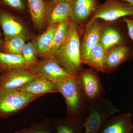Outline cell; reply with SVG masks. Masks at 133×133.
<instances>
[{
  "mask_svg": "<svg viewBox=\"0 0 133 133\" xmlns=\"http://www.w3.org/2000/svg\"><path fill=\"white\" fill-rule=\"evenodd\" d=\"M41 96L17 90H0V117H10Z\"/></svg>",
  "mask_w": 133,
  "mask_h": 133,
  "instance_id": "obj_4",
  "label": "cell"
},
{
  "mask_svg": "<svg viewBox=\"0 0 133 133\" xmlns=\"http://www.w3.org/2000/svg\"><path fill=\"white\" fill-rule=\"evenodd\" d=\"M3 42H4V41H3L2 39L0 37V50H1L2 47V45L3 43Z\"/></svg>",
  "mask_w": 133,
  "mask_h": 133,
  "instance_id": "obj_30",
  "label": "cell"
},
{
  "mask_svg": "<svg viewBox=\"0 0 133 133\" xmlns=\"http://www.w3.org/2000/svg\"><path fill=\"white\" fill-rule=\"evenodd\" d=\"M51 122L46 119L15 133H54Z\"/></svg>",
  "mask_w": 133,
  "mask_h": 133,
  "instance_id": "obj_24",
  "label": "cell"
},
{
  "mask_svg": "<svg viewBox=\"0 0 133 133\" xmlns=\"http://www.w3.org/2000/svg\"><path fill=\"white\" fill-rule=\"evenodd\" d=\"M104 27V25L98 19L86 24L85 32L81 44V59L99 42Z\"/></svg>",
  "mask_w": 133,
  "mask_h": 133,
  "instance_id": "obj_13",
  "label": "cell"
},
{
  "mask_svg": "<svg viewBox=\"0 0 133 133\" xmlns=\"http://www.w3.org/2000/svg\"><path fill=\"white\" fill-rule=\"evenodd\" d=\"M122 1H125L129 3V4L133 6V0H122Z\"/></svg>",
  "mask_w": 133,
  "mask_h": 133,
  "instance_id": "obj_29",
  "label": "cell"
},
{
  "mask_svg": "<svg viewBox=\"0 0 133 133\" xmlns=\"http://www.w3.org/2000/svg\"><path fill=\"white\" fill-rule=\"evenodd\" d=\"M2 33L1 32V30H0V37L1 38H2Z\"/></svg>",
  "mask_w": 133,
  "mask_h": 133,
  "instance_id": "obj_31",
  "label": "cell"
},
{
  "mask_svg": "<svg viewBox=\"0 0 133 133\" xmlns=\"http://www.w3.org/2000/svg\"><path fill=\"white\" fill-rule=\"evenodd\" d=\"M132 50L127 44L113 47L106 51L104 60V72L109 74L118 69L131 57Z\"/></svg>",
  "mask_w": 133,
  "mask_h": 133,
  "instance_id": "obj_10",
  "label": "cell"
},
{
  "mask_svg": "<svg viewBox=\"0 0 133 133\" xmlns=\"http://www.w3.org/2000/svg\"><path fill=\"white\" fill-rule=\"evenodd\" d=\"M87 114L75 118L55 120L53 123L56 133H83L85 120Z\"/></svg>",
  "mask_w": 133,
  "mask_h": 133,
  "instance_id": "obj_17",
  "label": "cell"
},
{
  "mask_svg": "<svg viewBox=\"0 0 133 133\" xmlns=\"http://www.w3.org/2000/svg\"><path fill=\"white\" fill-rule=\"evenodd\" d=\"M20 67H25L22 55L6 53L0 50V73Z\"/></svg>",
  "mask_w": 133,
  "mask_h": 133,
  "instance_id": "obj_22",
  "label": "cell"
},
{
  "mask_svg": "<svg viewBox=\"0 0 133 133\" xmlns=\"http://www.w3.org/2000/svg\"><path fill=\"white\" fill-rule=\"evenodd\" d=\"M99 42L106 51L116 45L127 44L121 33L109 26L104 27Z\"/></svg>",
  "mask_w": 133,
  "mask_h": 133,
  "instance_id": "obj_20",
  "label": "cell"
},
{
  "mask_svg": "<svg viewBox=\"0 0 133 133\" xmlns=\"http://www.w3.org/2000/svg\"><path fill=\"white\" fill-rule=\"evenodd\" d=\"M17 90L42 97L49 93L58 92L56 85L51 81L37 77Z\"/></svg>",
  "mask_w": 133,
  "mask_h": 133,
  "instance_id": "obj_14",
  "label": "cell"
},
{
  "mask_svg": "<svg viewBox=\"0 0 133 133\" xmlns=\"http://www.w3.org/2000/svg\"><path fill=\"white\" fill-rule=\"evenodd\" d=\"M54 84L65 101L67 108L66 118H75L88 114L90 103L81 91L77 76Z\"/></svg>",
  "mask_w": 133,
  "mask_h": 133,
  "instance_id": "obj_2",
  "label": "cell"
},
{
  "mask_svg": "<svg viewBox=\"0 0 133 133\" xmlns=\"http://www.w3.org/2000/svg\"><path fill=\"white\" fill-rule=\"evenodd\" d=\"M77 77L81 91L89 103L104 96V89L95 70L84 69Z\"/></svg>",
  "mask_w": 133,
  "mask_h": 133,
  "instance_id": "obj_6",
  "label": "cell"
},
{
  "mask_svg": "<svg viewBox=\"0 0 133 133\" xmlns=\"http://www.w3.org/2000/svg\"><path fill=\"white\" fill-rule=\"evenodd\" d=\"M23 57L24 58L26 68L30 69L38 61V56L32 42L26 44L22 51Z\"/></svg>",
  "mask_w": 133,
  "mask_h": 133,
  "instance_id": "obj_25",
  "label": "cell"
},
{
  "mask_svg": "<svg viewBox=\"0 0 133 133\" xmlns=\"http://www.w3.org/2000/svg\"><path fill=\"white\" fill-rule=\"evenodd\" d=\"M44 1L47 2H50V0H44Z\"/></svg>",
  "mask_w": 133,
  "mask_h": 133,
  "instance_id": "obj_32",
  "label": "cell"
},
{
  "mask_svg": "<svg viewBox=\"0 0 133 133\" xmlns=\"http://www.w3.org/2000/svg\"><path fill=\"white\" fill-rule=\"evenodd\" d=\"M36 77L25 67L8 70L0 73V90L18 89Z\"/></svg>",
  "mask_w": 133,
  "mask_h": 133,
  "instance_id": "obj_8",
  "label": "cell"
},
{
  "mask_svg": "<svg viewBox=\"0 0 133 133\" xmlns=\"http://www.w3.org/2000/svg\"><path fill=\"white\" fill-rule=\"evenodd\" d=\"M3 5L19 11H24L25 5L23 0H0Z\"/></svg>",
  "mask_w": 133,
  "mask_h": 133,
  "instance_id": "obj_26",
  "label": "cell"
},
{
  "mask_svg": "<svg viewBox=\"0 0 133 133\" xmlns=\"http://www.w3.org/2000/svg\"><path fill=\"white\" fill-rule=\"evenodd\" d=\"M26 38L24 36H18L4 40L0 50L6 53L22 55L23 50L26 44Z\"/></svg>",
  "mask_w": 133,
  "mask_h": 133,
  "instance_id": "obj_23",
  "label": "cell"
},
{
  "mask_svg": "<svg viewBox=\"0 0 133 133\" xmlns=\"http://www.w3.org/2000/svg\"><path fill=\"white\" fill-rule=\"evenodd\" d=\"M69 0H50L49 2L52 3H57L65 2Z\"/></svg>",
  "mask_w": 133,
  "mask_h": 133,
  "instance_id": "obj_28",
  "label": "cell"
},
{
  "mask_svg": "<svg viewBox=\"0 0 133 133\" xmlns=\"http://www.w3.org/2000/svg\"><path fill=\"white\" fill-rule=\"evenodd\" d=\"M106 51L99 42L89 51L85 57L81 59L83 64L87 65L97 71L104 72V60Z\"/></svg>",
  "mask_w": 133,
  "mask_h": 133,
  "instance_id": "obj_18",
  "label": "cell"
},
{
  "mask_svg": "<svg viewBox=\"0 0 133 133\" xmlns=\"http://www.w3.org/2000/svg\"><path fill=\"white\" fill-rule=\"evenodd\" d=\"M58 24L49 25L44 33L32 42L38 57L42 58L47 57Z\"/></svg>",
  "mask_w": 133,
  "mask_h": 133,
  "instance_id": "obj_16",
  "label": "cell"
},
{
  "mask_svg": "<svg viewBox=\"0 0 133 133\" xmlns=\"http://www.w3.org/2000/svg\"><path fill=\"white\" fill-rule=\"evenodd\" d=\"M71 21V20L70 18L58 24L46 58L53 57L57 51L62 45L66 38L69 25Z\"/></svg>",
  "mask_w": 133,
  "mask_h": 133,
  "instance_id": "obj_21",
  "label": "cell"
},
{
  "mask_svg": "<svg viewBox=\"0 0 133 133\" xmlns=\"http://www.w3.org/2000/svg\"><path fill=\"white\" fill-rule=\"evenodd\" d=\"M131 113L112 115L105 122L99 133H133Z\"/></svg>",
  "mask_w": 133,
  "mask_h": 133,
  "instance_id": "obj_12",
  "label": "cell"
},
{
  "mask_svg": "<svg viewBox=\"0 0 133 133\" xmlns=\"http://www.w3.org/2000/svg\"><path fill=\"white\" fill-rule=\"evenodd\" d=\"M29 69L37 77L45 79L54 84L74 76L69 74L62 68L54 57L38 60Z\"/></svg>",
  "mask_w": 133,
  "mask_h": 133,
  "instance_id": "obj_7",
  "label": "cell"
},
{
  "mask_svg": "<svg viewBox=\"0 0 133 133\" xmlns=\"http://www.w3.org/2000/svg\"><path fill=\"white\" fill-rule=\"evenodd\" d=\"M72 8L70 19L81 28L98 6L99 0H69Z\"/></svg>",
  "mask_w": 133,
  "mask_h": 133,
  "instance_id": "obj_9",
  "label": "cell"
},
{
  "mask_svg": "<svg viewBox=\"0 0 133 133\" xmlns=\"http://www.w3.org/2000/svg\"><path fill=\"white\" fill-rule=\"evenodd\" d=\"M26 1L33 24L37 28H41L48 16L49 2L44 0Z\"/></svg>",
  "mask_w": 133,
  "mask_h": 133,
  "instance_id": "obj_19",
  "label": "cell"
},
{
  "mask_svg": "<svg viewBox=\"0 0 133 133\" xmlns=\"http://www.w3.org/2000/svg\"><path fill=\"white\" fill-rule=\"evenodd\" d=\"M108 99L102 97L89 104L83 133H99L105 121L119 112Z\"/></svg>",
  "mask_w": 133,
  "mask_h": 133,
  "instance_id": "obj_3",
  "label": "cell"
},
{
  "mask_svg": "<svg viewBox=\"0 0 133 133\" xmlns=\"http://www.w3.org/2000/svg\"><path fill=\"white\" fill-rule=\"evenodd\" d=\"M0 25L4 40L18 36L26 37L27 30L25 26L14 15L0 9Z\"/></svg>",
  "mask_w": 133,
  "mask_h": 133,
  "instance_id": "obj_11",
  "label": "cell"
},
{
  "mask_svg": "<svg viewBox=\"0 0 133 133\" xmlns=\"http://www.w3.org/2000/svg\"><path fill=\"white\" fill-rule=\"evenodd\" d=\"M122 21L127 24L129 35L133 42V19L126 17L122 18ZM133 59V47L131 52V57Z\"/></svg>",
  "mask_w": 133,
  "mask_h": 133,
  "instance_id": "obj_27",
  "label": "cell"
},
{
  "mask_svg": "<svg viewBox=\"0 0 133 133\" xmlns=\"http://www.w3.org/2000/svg\"><path fill=\"white\" fill-rule=\"evenodd\" d=\"M72 8L70 3H57L49 2L48 16L49 25L59 24L70 18Z\"/></svg>",
  "mask_w": 133,
  "mask_h": 133,
  "instance_id": "obj_15",
  "label": "cell"
},
{
  "mask_svg": "<svg viewBox=\"0 0 133 133\" xmlns=\"http://www.w3.org/2000/svg\"><path fill=\"white\" fill-rule=\"evenodd\" d=\"M81 30V27L71 21L65 40L53 57L62 68L72 76L78 75L84 69L80 52Z\"/></svg>",
  "mask_w": 133,
  "mask_h": 133,
  "instance_id": "obj_1",
  "label": "cell"
},
{
  "mask_svg": "<svg viewBox=\"0 0 133 133\" xmlns=\"http://www.w3.org/2000/svg\"><path fill=\"white\" fill-rule=\"evenodd\" d=\"M126 17L133 19V6L122 0H106L98 6L88 23L99 19L115 21Z\"/></svg>",
  "mask_w": 133,
  "mask_h": 133,
  "instance_id": "obj_5",
  "label": "cell"
}]
</instances>
